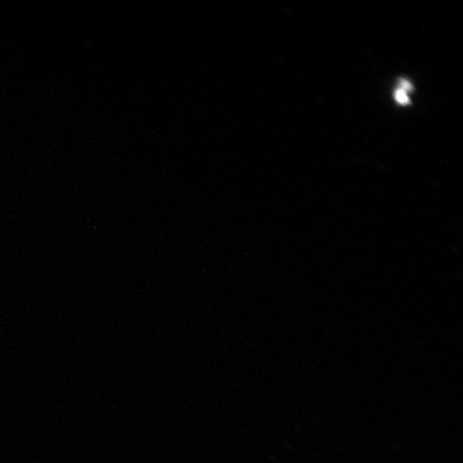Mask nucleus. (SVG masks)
I'll list each match as a JSON object with an SVG mask.
<instances>
[{
  "mask_svg": "<svg viewBox=\"0 0 463 463\" xmlns=\"http://www.w3.org/2000/svg\"><path fill=\"white\" fill-rule=\"evenodd\" d=\"M395 99L399 104H402V106H407V104L410 103L408 91H405L402 89H398L395 92Z\"/></svg>",
  "mask_w": 463,
  "mask_h": 463,
  "instance_id": "1",
  "label": "nucleus"
},
{
  "mask_svg": "<svg viewBox=\"0 0 463 463\" xmlns=\"http://www.w3.org/2000/svg\"><path fill=\"white\" fill-rule=\"evenodd\" d=\"M401 89H402L405 91L412 90V85H411L408 80H402L401 82Z\"/></svg>",
  "mask_w": 463,
  "mask_h": 463,
  "instance_id": "2",
  "label": "nucleus"
}]
</instances>
